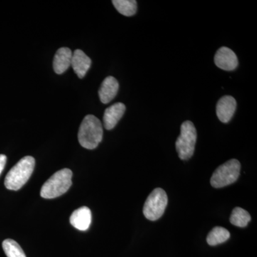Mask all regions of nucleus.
I'll use <instances>...</instances> for the list:
<instances>
[{
    "label": "nucleus",
    "mask_w": 257,
    "mask_h": 257,
    "mask_svg": "<svg viewBox=\"0 0 257 257\" xmlns=\"http://www.w3.org/2000/svg\"><path fill=\"white\" fill-rule=\"evenodd\" d=\"M102 138L100 120L94 115H87L79 126L78 140L81 146L87 150H94L101 143Z\"/></svg>",
    "instance_id": "obj_1"
},
{
    "label": "nucleus",
    "mask_w": 257,
    "mask_h": 257,
    "mask_svg": "<svg viewBox=\"0 0 257 257\" xmlns=\"http://www.w3.org/2000/svg\"><path fill=\"white\" fill-rule=\"evenodd\" d=\"M35 167L34 157L27 156L19 161L5 177V185L10 190L18 191L28 182Z\"/></svg>",
    "instance_id": "obj_2"
},
{
    "label": "nucleus",
    "mask_w": 257,
    "mask_h": 257,
    "mask_svg": "<svg viewBox=\"0 0 257 257\" xmlns=\"http://www.w3.org/2000/svg\"><path fill=\"white\" fill-rule=\"evenodd\" d=\"M72 172L62 169L54 174L42 186L40 195L44 199H55L67 192L72 186Z\"/></svg>",
    "instance_id": "obj_3"
},
{
    "label": "nucleus",
    "mask_w": 257,
    "mask_h": 257,
    "mask_svg": "<svg viewBox=\"0 0 257 257\" xmlns=\"http://www.w3.org/2000/svg\"><path fill=\"white\" fill-rule=\"evenodd\" d=\"M197 139V130L194 124L190 121H184L181 126L180 135L176 141V150L181 160H187L193 156Z\"/></svg>",
    "instance_id": "obj_4"
},
{
    "label": "nucleus",
    "mask_w": 257,
    "mask_h": 257,
    "mask_svg": "<svg viewBox=\"0 0 257 257\" xmlns=\"http://www.w3.org/2000/svg\"><path fill=\"white\" fill-rule=\"evenodd\" d=\"M241 164L237 160H230L219 166L211 178V184L214 188H222L234 183L240 175Z\"/></svg>",
    "instance_id": "obj_5"
},
{
    "label": "nucleus",
    "mask_w": 257,
    "mask_h": 257,
    "mask_svg": "<svg viewBox=\"0 0 257 257\" xmlns=\"http://www.w3.org/2000/svg\"><path fill=\"white\" fill-rule=\"evenodd\" d=\"M168 204V198L165 191L155 189L147 197L143 208L144 215L150 221H156L165 213Z\"/></svg>",
    "instance_id": "obj_6"
},
{
    "label": "nucleus",
    "mask_w": 257,
    "mask_h": 257,
    "mask_svg": "<svg viewBox=\"0 0 257 257\" xmlns=\"http://www.w3.org/2000/svg\"><path fill=\"white\" fill-rule=\"evenodd\" d=\"M214 63L223 70L233 71L237 68L239 62L234 51L228 47H223L216 52Z\"/></svg>",
    "instance_id": "obj_7"
},
{
    "label": "nucleus",
    "mask_w": 257,
    "mask_h": 257,
    "mask_svg": "<svg viewBox=\"0 0 257 257\" xmlns=\"http://www.w3.org/2000/svg\"><path fill=\"white\" fill-rule=\"evenodd\" d=\"M236 109V101L233 96H224L216 104V115L221 122L228 123L232 119Z\"/></svg>",
    "instance_id": "obj_8"
},
{
    "label": "nucleus",
    "mask_w": 257,
    "mask_h": 257,
    "mask_svg": "<svg viewBox=\"0 0 257 257\" xmlns=\"http://www.w3.org/2000/svg\"><path fill=\"white\" fill-rule=\"evenodd\" d=\"M126 111V106L123 103L117 102L106 108L104 111V126L106 130H111L114 128Z\"/></svg>",
    "instance_id": "obj_9"
},
{
    "label": "nucleus",
    "mask_w": 257,
    "mask_h": 257,
    "mask_svg": "<svg viewBox=\"0 0 257 257\" xmlns=\"http://www.w3.org/2000/svg\"><path fill=\"white\" fill-rule=\"evenodd\" d=\"M70 224L79 231H87L92 223V212L87 207L76 209L70 216Z\"/></svg>",
    "instance_id": "obj_10"
},
{
    "label": "nucleus",
    "mask_w": 257,
    "mask_h": 257,
    "mask_svg": "<svg viewBox=\"0 0 257 257\" xmlns=\"http://www.w3.org/2000/svg\"><path fill=\"white\" fill-rule=\"evenodd\" d=\"M91 64L92 60L82 50H76L72 53L71 66L79 78L82 79L86 75Z\"/></svg>",
    "instance_id": "obj_11"
},
{
    "label": "nucleus",
    "mask_w": 257,
    "mask_h": 257,
    "mask_svg": "<svg viewBox=\"0 0 257 257\" xmlns=\"http://www.w3.org/2000/svg\"><path fill=\"white\" fill-rule=\"evenodd\" d=\"M119 90V83L114 77H106L101 83L99 90V96L103 104H108L117 94Z\"/></svg>",
    "instance_id": "obj_12"
},
{
    "label": "nucleus",
    "mask_w": 257,
    "mask_h": 257,
    "mask_svg": "<svg viewBox=\"0 0 257 257\" xmlns=\"http://www.w3.org/2000/svg\"><path fill=\"white\" fill-rule=\"evenodd\" d=\"M72 52L68 47H61L54 57L53 67L56 73L63 74L68 69L72 62Z\"/></svg>",
    "instance_id": "obj_13"
},
{
    "label": "nucleus",
    "mask_w": 257,
    "mask_h": 257,
    "mask_svg": "<svg viewBox=\"0 0 257 257\" xmlns=\"http://www.w3.org/2000/svg\"><path fill=\"white\" fill-rule=\"evenodd\" d=\"M112 3L116 10L124 16H133L138 10L136 0H113Z\"/></svg>",
    "instance_id": "obj_14"
},
{
    "label": "nucleus",
    "mask_w": 257,
    "mask_h": 257,
    "mask_svg": "<svg viewBox=\"0 0 257 257\" xmlns=\"http://www.w3.org/2000/svg\"><path fill=\"white\" fill-rule=\"evenodd\" d=\"M230 233L227 229L221 226H216L207 235V241L210 246H216L227 241Z\"/></svg>",
    "instance_id": "obj_15"
},
{
    "label": "nucleus",
    "mask_w": 257,
    "mask_h": 257,
    "mask_svg": "<svg viewBox=\"0 0 257 257\" xmlns=\"http://www.w3.org/2000/svg\"><path fill=\"white\" fill-rule=\"evenodd\" d=\"M250 220H251L250 214L242 208H234L230 216L231 224L238 227H245L247 226Z\"/></svg>",
    "instance_id": "obj_16"
},
{
    "label": "nucleus",
    "mask_w": 257,
    "mask_h": 257,
    "mask_svg": "<svg viewBox=\"0 0 257 257\" xmlns=\"http://www.w3.org/2000/svg\"><path fill=\"white\" fill-rule=\"evenodd\" d=\"M3 248L7 257H27L23 248L15 240L5 239L3 242Z\"/></svg>",
    "instance_id": "obj_17"
},
{
    "label": "nucleus",
    "mask_w": 257,
    "mask_h": 257,
    "mask_svg": "<svg viewBox=\"0 0 257 257\" xmlns=\"http://www.w3.org/2000/svg\"><path fill=\"white\" fill-rule=\"evenodd\" d=\"M7 163V157L5 155H0V175L4 170L5 165Z\"/></svg>",
    "instance_id": "obj_18"
}]
</instances>
